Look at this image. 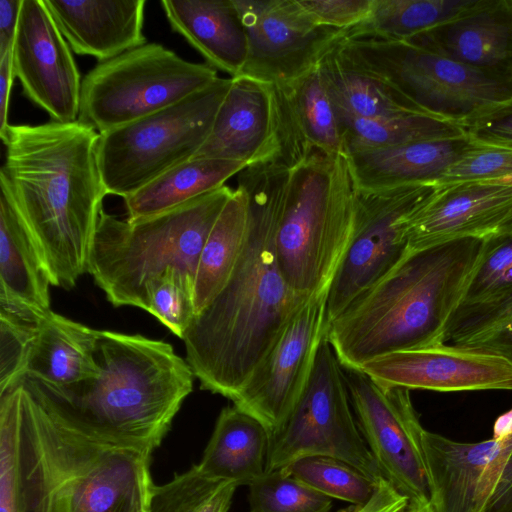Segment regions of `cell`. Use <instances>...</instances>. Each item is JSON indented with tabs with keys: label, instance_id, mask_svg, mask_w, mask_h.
Segmentation results:
<instances>
[{
	"label": "cell",
	"instance_id": "1",
	"mask_svg": "<svg viewBox=\"0 0 512 512\" xmlns=\"http://www.w3.org/2000/svg\"><path fill=\"white\" fill-rule=\"evenodd\" d=\"M289 179L290 168L277 158L238 173L249 203L242 255L224 288L194 316L182 338L186 362L201 389L231 401L311 299L288 286L276 257Z\"/></svg>",
	"mask_w": 512,
	"mask_h": 512
},
{
	"label": "cell",
	"instance_id": "2",
	"mask_svg": "<svg viewBox=\"0 0 512 512\" xmlns=\"http://www.w3.org/2000/svg\"><path fill=\"white\" fill-rule=\"evenodd\" d=\"M98 138L80 121L10 124L1 138L0 187L35 242L51 285L67 290L88 273L107 195L97 164Z\"/></svg>",
	"mask_w": 512,
	"mask_h": 512
},
{
	"label": "cell",
	"instance_id": "3",
	"mask_svg": "<svg viewBox=\"0 0 512 512\" xmlns=\"http://www.w3.org/2000/svg\"><path fill=\"white\" fill-rule=\"evenodd\" d=\"M98 374L69 387L23 378L60 423L88 438L151 455L193 390L194 374L170 343L97 330Z\"/></svg>",
	"mask_w": 512,
	"mask_h": 512
},
{
	"label": "cell",
	"instance_id": "4",
	"mask_svg": "<svg viewBox=\"0 0 512 512\" xmlns=\"http://www.w3.org/2000/svg\"><path fill=\"white\" fill-rule=\"evenodd\" d=\"M484 238H458L406 255L329 322L344 370L384 355L444 342Z\"/></svg>",
	"mask_w": 512,
	"mask_h": 512
},
{
	"label": "cell",
	"instance_id": "5",
	"mask_svg": "<svg viewBox=\"0 0 512 512\" xmlns=\"http://www.w3.org/2000/svg\"><path fill=\"white\" fill-rule=\"evenodd\" d=\"M142 451L83 436L56 420L22 381L24 512H146L154 484Z\"/></svg>",
	"mask_w": 512,
	"mask_h": 512
},
{
	"label": "cell",
	"instance_id": "6",
	"mask_svg": "<svg viewBox=\"0 0 512 512\" xmlns=\"http://www.w3.org/2000/svg\"><path fill=\"white\" fill-rule=\"evenodd\" d=\"M234 189L222 187L136 221L101 211L88 273L114 306L146 311V287L169 268L195 281L204 244Z\"/></svg>",
	"mask_w": 512,
	"mask_h": 512
},
{
	"label": "cell",
	"instance_id": "7",
	"mask_svg": "<svg viewBox=\"0 0 512 512\" xmlns=\"http://www.w3.org/2000/svg\"><path fill=\"white\" fill-rule=\"evenodd\" d=\"M357 190L345 153H315L290 168L276 257L296 293L328 295L354 234Z\"/></svg>",
	"mask_w": 512,
	"mask_h": 512
},
{
	"label": "cell",
	"instance_id": "8",
	"mask_svg": "<svg viewBox=\"0 0 512 512\" xmlns=\"http://www.w3.org/2000/svg\"><path fill=\"white\" fill-rule=\"evenodd\" d=\"M334 46L428 115L461 127L512 99V77L469 67L408 40L339 38Z\"/></svg>",
	"mask_w": 512,
	"mask_h": 512
},
{
	"label": "cell",
	"instance_id": "9",
	"mask_svg": "<svg viewBox=\"0 0 512 512\" xmlns=\"http://www.w3.org/2000/svg\"><path fill=\"white\" fill-rule=\"evenodd\" d=\"M232 78L165 109L99 133L97 164L107 195L123 199L197 154L208 138Z\"/></svg>",
	"mask_w": 512,
	"mask_h": 512
},
{
	"label": "cell",
	"instance_id": "10",
	"mask_svg": "<svg viewBox=\"0 0 512 512\" xmlns=\"http://www.w3.org/2000/svg\"><path fill=\"white\" fill-rule=\"evenodd\" d=\"M218 78L208 64L146 43L99 62L84 76L78 121L103 133L172 106Z\"/></svg>",
	"mask_w": 512,
	"mask_h": 512
},
{
	"label": "cell",
	"instance_id": "11",
	"mask_svg": "<svg viewBox=\"0 0 512 512\" xmlns=\"http://www.w3.org/2000/svg\"><path fill=\"white\" fill-rule=\"evenodd\" d=\"M342 368L326 337L300 399L269 436L266 472L303 457L328 456L374 481L384 478L357 426Z\"/></svg>",
	"mask_w": 512,
	"mask_h": 512
},
{
	"label": "cell",
	"instance_id": "12",
	"mask_svg": "<svg viewBox=\"0 0 512 512\" xmlns=\"http://www.w3.org/2000/svg\"><path fill=\"white\" fill-rule=\"evenodd\" d=\"M439 187L424 183L357 190L354 234L327 296L329 322L406 255L408 220Z\"/></svg>",
	"mask_w": 512,
	"mask_h": 512
},
{
	"label": "cell",
	"instance_id": "13",
	"mask_svg": "<svg viewBox=\"0 0 512 512\" xmlns=\"http://www.w3.org/2000/svg\"><path fill=\"white\" fill-rule=\"evenodd\" d=\"M357 426L382 475L409 501L429 502L425 429L410 390L383 388L358 370H345Z\"/></svg>",
	"mask_w": 512,
	"mask_h": 512
},
{
	"label": "cell",
	"instance_id": "14",
	"mask_svg": "<svg viewBox=\"0 0 512 512\" xmlns=\"http://www.w3.org/2000/svg\"><path fill=\"white\" fill-rule=\"evenodd\" d=\"M248 39L241 75L282 85L315 68L342 31L315 25L297 0H233Z\"/></svg>",
	"mask_w": 512,
	"mask_h": 512
},
{
	"label": "cell",
	"instance_id": "15",
	"mask_svg": "<svg viewBox=\"0 0 512 512\" xmlns=\"http://www.w3.org/2000/svg\"><path fill=\"white\" fill-rule=\"evenodd\" d=\"M327 296L312 297L298 311L232 401L261 422L269 436L283 424L308 384L328 333Z\"/></svg>",
	"mask_w": 512,
	"mask_h": 512
},
{
	"label": "cell",
	"instance_id": "16",
	"mask_svg": "<svg viewBox=\"0 0 512 512\" xmlns=\"http://www.w3.org/2000/svg\"><path fill=\"white\" fill-rule=\"evenodd\" d=\"M13 66L25 96L52 121H78L82 79L44 0L22 1Z\"/></svg>",
	"mask_w": 512,
	"mask_h": 512
},
{
	"label": "cell",
	"instance_id": "17",
	"mask_svg": "<svg viewBox=\"0 0 512 512\" xmlns=\"http://www.w3.org/2000/svg\"><path fill=\"white\" fill-rule=\"evenodd\" d=\"M358 371L383 388L458 392L512 390V364L494 354L445 342L393 352Z\"/></svg>",
	"mask_w": 512,
	"mask_h": 512
},
{
	"label": "cell",
	"instance_id": "18",
	"mask_svg": "<svg viewBox=\"0 0 512 512\" xmlns=\"http://www.w3.org/2000/svg\"><path fill=\"white\" fill-rule=\"evenodd\" d=\"M423 450L434 512H487L512 453V434L463 443L425 429Z\"/></svg>",
	"mask_w": 512,
	"mask_h": 512
},
{
	"label": "cell",
	"instance_id": "19",
	"mask_svg": "<svg viewBox=\"0 0 512 512\" xmlns=\"http://www.w3.org/2000/svg\"><path fill=\"white\" fill-rule=\"evenodd\" d=\"M439 186L408 220V250L458 238H485L512 211V185L481 181Z\"/></svg>",
	"mask_w": 512,
	"mask_h": 512
},
{
	"label": "cell",
	"instance_id": "20",
	"mask_svg": "<svg viewBox=\"0 0 512 512\" xmlns=\"http://www.w3.org/2000/svg\"><path fill=\"white\" fill-rule=\"evenodd\" d=\"M278 153L272 85L245 75L232 78L211 132L194 158L250 166Z\"/></svg>",
	"mask_w": 512,
	"mask_h": 512
},
{
	"label": "cell",
	"instance_id": "21",
	"mask_svg": "<svg viewBox=\"0 0 512 512\" xmlns=\"http://www.w3.org/2000/svg\"><path fill=\"white\" fill-rule=\"evenodd\" d=\"M271 85L278 159L292 168L315 153L347 154L319 65L291 82Z\"/></svg>",
	"mask_w": 512,
	"mask_h": 512
},
{
	"label": "cell",
	"instance_id": "22",
	"mask_svg": "<svg viewBox=\"0 0 512 512\" xmlns=\"http://www.w3.org/2000/svg\"><path fill=\"white\" fill-rule=\"evenodd\" d=\"M406 40L469 67L512 77V0H475L454 18Z\"/></svg>",
	"mask_w": 512,
	"mask_h": 512
},
{
	"label": "cell",
	"instance_id": "23",
	"mask_svg": "<svg viewBox=\"0 0 512 512\" xmlns=\"http://www.w3.org/2000/svg\"><path fill=\"white\" fill-rule=\"evenodd\" d=\"M72 51L113 59L146 44L145 0H44Z\"/></svg>",
	"mask_w": 512,
	"mask_h": 512
},
{
	"label": "cell",
	"instance_id": "24",
	"mask_svg": "<svg viewBox=\"0 0 512 512\" xmlns=\"http://www.w3.org/2000/svg\"><path fill=\"white\" fill-rule=\"evenodd\" d=\"M0 188V311L37 322L51 310L50 277L8 192Z\"/></svg>",
	"mask_w": 512,
	"mask_h": 512
},
{
	"label": "cell",
	"instance_id": "25",
	"mask_svg": "<svg viewBox=\"0 0 512 512\" xmlns=\"http://www.w3.org/2000/svg\"><path fill=\"white\" fill-rule=\"evenodd\" d=\"M477 142L469 136L425 140L348 154L358 189L435 183Z\"/></svg>",
	"mask_w": 512,
	"mask_h": 512
},
{
	"label": "cell",
	"instance_id": "26",
	"mask_svg": "<svg viewBox=\"0 0 512 512\" xmlns=\"http://www.w3.org/2000/svg\"><path fill=\"white\" fill-rule=\"evenodd\" d=\"M173 31L180 34L207 64L235 78L248 56L245 27L233 0H163Z\"/></svg>",
	"mask_w": 512,
	"mask_h": 512
},
{
	"label": "cell",
	"instance_id": "27",
	"mask_svg": "<svg viewBox=\"0 0 512 512\" xmlns=\"http://www.w3.org/2000/svg\"><path fill=\"white\" fill-rule=\"evenodd\" d=\"M97 330L50 310L36 325L25 377L51 387H69L98 374Z\"/></svg>",
	"mask_w": 512,
	"mask_h": 512
},
{
	"label": "cell",
	"instance_id": "28",
	"mask_svg": "<svg viewBox=\"0 0 512 512\" xmlns=\"http://www.w3.org/2000/svg\"><path fill=\"white\" fill-rule=\"evenodd\" d=\"M269 433L256 418L235 405L221 410L201 461L206 476L249 486L266 472Z\"/></svg>",
	"mask_w": 512,
	"mask_h": 512
},
{
	"label": "cell",
	"instance_id": "29",
	"mask_svg": "<svg viewBox=\"0 0 512 512\" xmlns=\"http://www.w3.org/2000/svg\"><path fill=\"white\" fill-rule=\"evenodd\" d=\"M318 65L337 114L360 118L427 114L384 79L349 60L334 45Z\"/></svg>",
	"mask_w": 512,
	"mask_h": 512
},
{
	"label": "cell",
	"instance_id": "30",
	"mask_svg": "<svg viewBox=\"0 0 512 512\" xmlns=\"http://www.w3.org/2000/svg\"><path fill=\"white\" fill-rule=\"evenodd\" d=\"M245 167L241 162L210 158L184 162L124 198L126 220L150 217L216 190Z\"/></svg>",
	"mask_w": 512,
	"mask_h": 512
},
{
	"label": "cell",
	"instance_id": "31",
	"mask_svg": "<svg viewBox=\"0 0 512 512\" xmlns=\"http://www.w3.org/2000/svg\"><path fill=\"white\" fill-rule=\"evenodd\" d=\"M248 223V195L243 187L237 185L199 257L194 283L196 314L220 293L230 279L246 243Z\"/></svg>",
	"mask_w": 512,
	"mask_h": 512
},
{
	"label": "cell",
	"instance_id": "32",
	"mask_svg": "<svg viewBox=\"0 0 512 512\" xmlns=\"http://www.w3.org/2000/svg\"><path fill=\"white\" fill-rule=\"evenodd\" d=\"M475 0H373L369 16L342 31L341 39L406 40L445 21Z\"/></svg>",
	"mask_w": 512,
	"mask_h": 512
},
{
	"label": "cell",
	"instance_id": "33",
	"mask_svg": "<svg viewBox=\"0 0 512 512\" xmlns=\"http://www.w3.org/2000/svg\"><path fill=\"white\" fill-rule=\"evenodd\" d=\"M347 155L407 143L466 135L463 128L427 114L360 118L337 114Z\"/></svg>",
	"mask_w": 512,
	"mask_h": 512
},
{
	"label": "cell",
	"instance_id": "34",
	"mask_svg": "<svg viewBox=\"0 0 512 512\" xmlns=\"http://www.w3.org/2000/svg\"><path fill=\"white\" fill-rule=\"evenodd\" d=\"M444 342L494 354L512 364V292L490 302L458 307Z\"/></svg>",
	"mask_w": 512,
	"mask_h": 512
},
{
	"label": "cell",
	"instance_id": "35",
	"mask_svg": "<svg viewBox=\"0 0 512 512\" xmlns=\"http://www.w3.org/2000/svg\"><path fill=\"white\" fill-rule=\"evenodd\" d=\"M237 487L210 478L193 465L165 484H153L146 512H228Z\"/></svg>",
	"mask_w": 512,
	"mask_h": 512
},
{
	"label": "cell",
	"instance_id": "36",
	"mask_svg": "<svg viewBox=\"0 0 512 512\" xmlns=\"http://www.w3.org/2000/svg\"><path fill=\"white\" fill-rule=\"evenodd\" d=\"M281 469L317 492L351 505L366 503L379 482L353 465L328 456L303 457Z\"/></svg>",
	"mask_w": 512,
	"mask_h": 512
},
{
	"label": "cell",
	"instance_id": "37",
	"mask_svg": "<svg viewBox=\"0 0 512 512\" xmlns=\"http://www.w3.org/2000/svg\"><path fill=\"white\" fill-rule=\"evenodd\" d=\"M22 382L0 394V512H24L20 466Z\"/></svg>",
	"mask_w": 512,
	"mask_h": 512
},
{
	"label": "cell",
	"instance_id": "38",
	"mask_svg": "<svg viewBox=\"0 0 512 512\" xmlns=\"http://www.w3.org/2000/svg\"><path fill=\"white\" fill-rule=\"evenodd\" d=\"M512 292V234L484 238L458 307L490 302Z\"/></svg>",
	"mask_w": 512,
	"mask_h": 512
},
{
	"label": "cell",
	"instance_id": "39",
	"mask_svg": "<svg viewBox=\"0 0 512 512\" xmlns=\"http://www.w3.org/2000/svg\"><path fill=\"white\" fill-rule=\"evenodd\" d=\"M248 487V512H332L333 499L283 469L265 472Z\"/></svg>",
	"mask_w": 512,
	"mask_h": 512
},
{
	"label": "cell",
	"instance_id": "40",
	"mask_svg": "<svg viewBox=\"0 0 512 512\" xmlns=\"http://www.w3.org/2000/svg\"><path fill=\"white\" fill-rule=\"evenodd\" d=\"M195 281L169 268L146 287V311L180 339L195 314Z\"/></svg>",
	"mask_w": 512,
	"mask_h": 512
},
{
	"label": "cell",
	"instance_id": "41",
	"mask_svg": "<svg viewBox=\"0 0 512 512\" xmlns=\"http://www.w3.org/2000/svg\"><path fill=\"white\" fill-rule=\"evenodd\" d=\"M37 322L0 311V394L22 382Z\"/></svg>",
	"mask_w": 512,
	"mask_h": 512
},
{
	"label": "cell",
	"instance_id": "42",
	"mask_svg": "<svg viewBox=\"0 0 512 512\" xmlns=\"http://www.w3.org/2000/svg\"><path fill=\"white\" fill-rule=\"evenodd\" d=\"M512 174V150L477 143L450 165L437 185L492 181Z\"/></svg>",
	"mask_w": 512,
	"mask_h": 512
},
{
	"label": "cell",
	"instance_id": "43",
	"mask_svg": "<svg viewBox=\"0 0 512 512\" xmlns=\"http://www.w3.org/2000/svg\"><path fill=\"white\" fill-rule=\"evenodd\" d=\"M307 17L317 26L347 30L364 21L373 0H297Z\"/></svg>",
	"mask_w": 512,
	"mask_h": 512
},
{
	"label": "cell",
	"instance_id": "44",
	"mask_svg": "<svg viewBox=\"0 0 512 512\" xmlns=\"http://www.w3.org/2000/svg\"><path fill=\"white\" fill-rule=\"evenodd\" d=\"M473 141L512 150V99L462 125Z\"/></svg>",
	"mask_w": 512,
	"mask_h": 512
},
{
	"label": "cell",
	"instance_id": "45",
	"mask_svg": "<svg viewBox=\"0 0 512 512\" xmlns=\"http://www.w3.org/2000/svg\"><path fill=\"white\" fill-rule=\"evenodd\" d=\"M408 504L409 499L386 478H382L366 503L351 505L336 512H405Z\"/></svg>",
	"mask_w": 512,
	"mask_h": 512
},
{
	"label": "cell",
	"instance_id": "46",
	"mask_svg": "<svg viewBox=\"0 0 512 512\" xmlns=\"http://www.w3.org/2000/svg\"><path fill=\"white\" fill-rule=\"evenodd\" d=\"M23 0H0V58L13 49Z\"/></svg>",
	"mask_w": 512,
	"mask_h": 512
},
{
	"label": "cell",
	"instance_id": "47",
	"mask_svg": "<svg viewBox=\"0 0 512 512\" xmlns=\"http://www.w3.org/2000/svg\"><path fill=\"white\" fill-rule=\"evenodd\" d=\"M15 78L13 66V49L0 58V137L2 138L9 127L8 111L10 93Z\"/></svg>",
	"mask_w": 512,
	"mask_h": 512
},
{
	"label": "cell",
	"instance_id": "48",
	"mask_svg": "<svg viewBox=\"0 0 512 512\" xmlns=\"http://www.w3.org/2000/svg\"><path fill=\"white\" fill-rule=\"evenodd\" d=\"M487 512H512V453L492 496Z\"/></svg>",
	"mask_w": 512,
	"mask_h": 512
},
{
	"label": "cell",
	"instance_id": "49",
	"mask_svg": "<svg viewBox=\"0 0 512 512\" xmlns=\"http://www.w3.org/2000/svg\"><path fill=\"white\" fill-rule=\"evenodd\" d=\"M405 512H434L430 502H413L409 501V504Z\"/></svg>",
	"mask_w": 512,
	"mask_h": 512
},
{
	"label": "cell",
	"instance_id": "50",
	"mask_svg": "<svg viewBox=\"0 0 512 512\" xmlns=\"http://www.w3.org/2000/svg\"><path fill=\"white\" fill-rule=\"evenodd\" d=\"M494 233L512 234V211Z\"/></svg>",
	"mask_w": 512,
	"mask_h": 512
},
{
	"label": "cell",
	"instance_id": "51",
	"mask_svg": "<svg viewBox=\"0 0 512 512\" xmlns=\"http://www.w3.org/2000/svg\"><path fill=\"white\" fill-rule=\"evenodd\" d=\"M489 182L499 183V184H506V185H512V174L505 176L503 178L492 180Z\"/></svg>",
	"mask_w": 512,
	"mask_h": 512
}]
</instances>
